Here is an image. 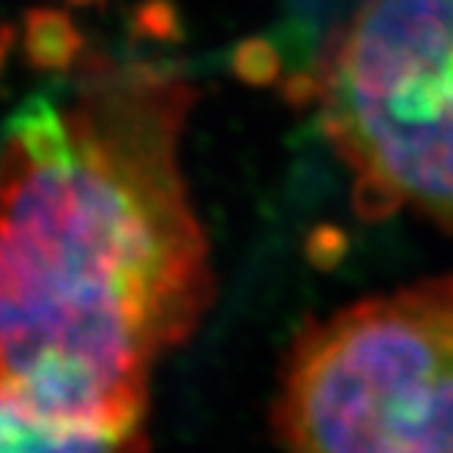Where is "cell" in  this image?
<instances>
[{"instance_id": "3957f363", "label": "cell", "mask_w": 453, "mask_h": 453, "mask_svg": "<svg viewBox=\"0 0 453 453\" xmlns=\"http://www.w3.org/2000/svg\"><path fill=\"white\" fill-rule=\"evenodd\" d=\"M309 102L361 216L407 211L453 233V0H366Z\"/></svg>"}, {"instance_id": "277c9868", "label": "cell", "mask_w": 453, "mask_h": 453, "mask_svg": "<svg viewBox=\"0 0 453 453\" xmlns=\"http://www.w3.org/2000/svg\"><path fill=\"white\" fill-rule=\"evenodd\" d=\"M366 0H279L276 27L241 52V72L276 82L296 104H309L322 58Z\"/></svg>"}, {"instance_id": "7a4b0ae2", "label": "cell", "mask_w": 453, "mask_h": 453, "mask_svg": "<svg viewBox=\"0 0 453 453\" xmlns=\"http://www.w3.org/2000/svg\"><path fill=\"white\" fill-rule=\"evenodd\" d=\"M281 453H453V276L314 319L273 407Z\"/></svg>"}, {"instance_id": "6da1fadb", "label": "cell", "mask_w": 453, "mask_h": 453, "mask_svg": "<svg viewBox=\"0 0 453 453\" xmlns=\"http://www.w3.org/2000/svg\"><path fill=\"white\" fill-rule=\"evenodd\" d=\"M66 77L0 142V399L126 432L213 301L180 167L197 90L165 60L85 47Z\"/></svg>"}, {"instance_id": "5b68a950", "label": "cell", "mask_w": 453, "mask_h": 453, "mask_svg": "<svg viewBox=\"0 0 453 453\" xmlns=\"http://www.w3.org/2000/svg\"><path fill=\"white\" fill-rule=\"evenodd\" d=\"M0 453H148L145 426L107 432L58 424L0 399Z\"/></svg>"}, {"instance_id": "8992f818", "label": "cell", "mask_w": 453, "mask_h": 453, "mask_svg": "<svg viewBox=\"0 0 453 453\" xmlns=\"http://www.w3.org/2000/svg\"><path fill=\"white\" fill-rule=\"evenodd\" d=\"M82 36L74 22L52 9H36L25 17V58L39 72H63L80 55Z\"/></svg>"}]
</instances>
